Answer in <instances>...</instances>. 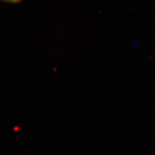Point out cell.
I'll list each match as a JSON object with an SVG mask.
<instances>
[{"label": "cell", "instance_id": "6da1fadb", "mask_svg": "<svg viewBox=\"0 0 155 155\" xmlns=\"http://www.w3.org/2000/svg\"><path fill=\"white\" fill-rule=\"evenodd\" d=\"M2 1H5V2H9V3H18L22 0H2Z\"/></svg>", "mask_w": 155, "mask_h": 155}]
</instances>
